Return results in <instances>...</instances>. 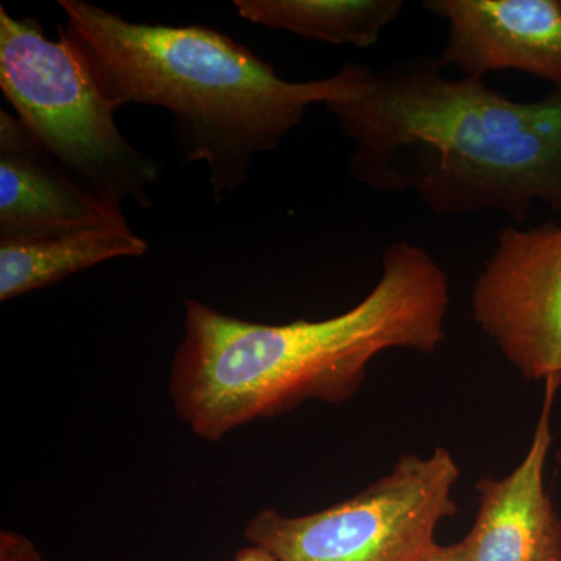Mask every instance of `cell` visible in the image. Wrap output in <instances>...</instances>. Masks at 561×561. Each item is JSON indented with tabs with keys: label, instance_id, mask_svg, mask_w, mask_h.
I'll return each mask as SVG.
<instances>
[{
	"label": "cell",
	"instance_id": "cell-1",
	"mask_svg": "<svg viewBox=\"0 0 561 561\" xmlns=\"http://www.w3.org/2000/svg\"><path fill=\"white\" fill-rule=\"evenodd\" d=\"M440 58L362 66L357 91L324 105L353 144L354 180L413 191L442 216L561 213V92L515 102L481 77L449 79Z\"/></svg>",
	"mask_w": 561,
	"mask_h": 561
},
{
	"label": "cell",
	"instance_id": "cell-2",
	"mask_svg": "<svg viewBox=\"0 0 561 561\" xmlns=\"http://www.w3.org/2000/svg\"><path fill=\"white\" fill-rule=\"evenodd\" d=\"M448 309V276L411 242L387 247L378 284L331 319L251 323L186 300L169 378L173 409L192 434L217 443L308 401L341 404L383 351L435 353Z\"/></svg>",
	"mask_w": 561,
	"mask_h": 561
},
{
	"label": "cell",
	"instance_id": "cell-3",
	"mask_svg": "<svg viewBox=\"0 0 561 561\" xmlns=\"http://www.w3.org/2000/svg\"><path fill=\"white\" fill-rule=\"evenodd\" d=\"M58 25L106 101L171 111L186 161L205 162L214 201L249 180L254 157L276 147L316 103L357 91L362 65L330 79L287 81L272 65L213 28L138 24L84 0H58Z\"/></svg>",
	"mask_w": 561,
	"mask_h": 561
},
{
	"label": "cell",
	"instance_id": "cell-4",
	"mask_svg": "<svg viewBox=\"0 0 561 561\" xmlns=\"http://www.w3.org/2000/svg\"><path fill=\"white\" fill-rule=\"evenodd\" d=\"M60 31V28H58ZM0 88L33 139L81 183L122 208L151 205L157 162L122 136L114 106L72 44L0 9Z\"/></svg>",
	"mask_w": 561,
	"mask_h": 561
},
{
	"label": "cell",
	"instance_id": "cell-5",
	"mask_svg": "<svg viewBox=\"0 0 561 561\" xmlns=\"http://www.w3.org/2000/svg\"><path fill=\"white\" fill-rule=\"evenodd\" d=\"M459 465L446 448L401 456L389 474L311 515L265 508L247 524L249 545L276 561H423L435 531L457 513Z\"/></svg>",
	"mask_w": 561,
	"mask_h": 561
},
{
	"label": "cell",
	"instance_id": "cell-6",
	"mask_svg": "<svg viewBox=\"0 0 561 561\" xmlns=\"http://www.w3.org/2000/svg\"><path fill=\"white\" fill-rule=\"evenodd\" d=\"M471 306L472 319L524 378L561 386V224L502 228Z\"/></svg>",
	"mask_w": 561,
	"mask_h": 561
},
{
	"label": "cell",
	"instance_id": "cell-7",
	"mask_svg": "<svg viewBox=\"0 0 561 561\" xmlns=\"http://www.w3.org/2000/svg\"><path fill=\"white\" fill-rule=\"evenodd\" d=\"M448 22L440 55L463 77L518 70L561 92V0H426Z\"/></svg>",
	"mask_w": 561,
	"mask_h": 561
},
{
	"label": "cell",
	"instance_id": "cell-8",
	"mask_svg": "<svg viewBox=\"0 0 561 561\" xmlns=\"http://www.w3.org/2000/svg\"><path fill=\"white\" fill-rule=\"evenodd\" d=\"M560 387L545 382L540 416L522 463L505 478L476 482L478 513L463 540L468 561H561V519L545 485Z\"/></svg>",
	"mask_w": 561,
	"mask_h": 561
},
{
	"label": "cell",
	"instance_id": "cell-9",
	"mask_svg": "<svg viewBox=\"0 0 561 561\" xmlns=\"http://www.w3.org/2000/svg\"><path fill=\"white\" fill-rule=\"evenodd\" d=\"M125 219L0 110V242L28 241Z\"/></svg>",
	"mask_w": 561,
	"mask_h": 561
},
{
	"label": "cell",
	"instance_id": "cell-10",
	"mask_svg": "<svg viewBox=\"0 0 561 561\" xmlns=\"http://www.w3.org/2000/svg\"><path fill=\"white\" fill-rule=\"evenodd\" d=\"M147 250V242L125 219L28 241L0 242V300L60 283L102 262L144 256Z\"/></svg>",
	"mask_w": 561,
	"mask_h": 561
},
{
	"label": "cell",
	"instance_id": "cell-11",
	"mask_svg": "<svg viewBox=\"0 0 561 561\" xmlns=\"http://www.w3.org/2000/svg\"><path fill=\"white\" fill-rule=\"evenodd\" d=\"M243 20L305 39L368 49L400 18L402 0H236Z\"/></svg>",
	"mask_w": 561,
	"mask_h": 561
},
{
	"label": "cell",
	"instance_id": "cell-12",
	"mask_svg": "<svg viewBox=\"0 0 561 561\" xmlns=\"http://www.w3.org/2000/svg\"><path fill=\"white\" fill-rule=\"evenodd\" d=\"M0 561H44L35 542L21 531H0Z\"/></svg>",
	"mask_w": 561,
	"mask_h": 561
},
{
	"label": "cell",
	"instance_id": "cell-13",
	"mask_svg": "<svg viewBox=\"0 0 561 561\" xmlns=\"http://www.w3.org/2000/svg\"><path fill=\"white\" fill-rule=\"evenodd\" d=\"M423 561H468L463 540L453 545H437Z\"/></svg>",
	"mask_w": 561,
	"mask_h": 561
},
{
	"label": "cell",
	"instance_id": "cell-14",
	"mask_svg": "<svg viewBox=\"0 0 561 561\" xmlns=\"http://www.w3.org/2000/svg\"><path fill=\"white\" fill-rule=\"evenodd\" d=\"M234 561H276L273 559L271 553L262 551L261 548H256V546H247V548H242L241 551L236 553Z\"/></svg>",
	"mask_w": 561,
	"mask_h": 561
}]
</instances>
